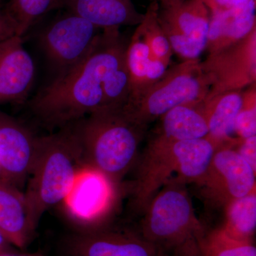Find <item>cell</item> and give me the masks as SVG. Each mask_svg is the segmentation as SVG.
<instances>
[{
    "label": "cell",
    "mask_w": 256,
    "mask_h": 256,
    "mask_svg": "<svg viewBox=\"0 0 256 256\" xmlns=\"http://www.w3.org/2000/svg\"><path fill=\"white\" fill-rule=\"evenodd\" d=\"M128 42L120 28L102 30L80 63L56 77L30 101L36 118L46 128L60 129L96 110L126 106Z\"/></svg>",
    "instance_id": "6da1fadb"
},
{
    "label": "cell",
    "mask_w": 256,
    "mask_h": 256,
    "mask_svg": "<svg viewBox=\"0 0 256 256\" xmlns=\"http://www.w3.org/2000/svg\"><path fill=\"white\" fill-rule=\"evenodd\" d=\"M250 3H256V0H232L230 8H232V6L250 4Z\"/></svg>",
    "instance_id": "4dcf8cb0"
},
{
    "label": "cell",
    "mask_w": 256,
    "mask_h": 256,
    "mask_svg": "<svg viewBox=\"0 0 256 256\" xmlns=\"http://www.w3.org/2000/svg\"><path fill=\"white\" fill-rule=\"evenodd\" d=\"M237 152L256 172V136L238 139L234 146Z\"/></svg>",
    "instance_id": "484cf974"
},
{
    "label": "cell",
    "mask_w": 256,
    "mask_h": 256,
    "mask_svg": "<svg viewBox=\"0 0 256 256\" xmlns=\"http://www.w3.org/2000/svg\"><path fill=\"white\" fill-rule=\"evenodd\" d=\"M11 244L5 238L3 234L0 232V252H11Z\"/></svg>",
    "instance_id": "f546056e"
},
{
    "label": "cell",
    "mask_w": 256,
    "mask_h": 256,
    "mask_svg": "<svg viewBox=\"0 0 256 256\" xmlns=\"http://www.w3.org/2000/svg\"><path fill=\"white\" fill-rule=\"evenodd\" d=\"M244 90L228 92L202 101V107L208 127L210 140L220 146L236 142V119L242 108Z\"/></svg>",
    "instance_id": "ac0fdd59"
},
{
    "label": "cell",
    "mask_w": 256,
    "mask_h": 256,
    "mask_svg": "<svg viewBox=\"0 0 256 256\" xmlns=\"http://www.w3.org/2000/svg\"><path fill=\"white\" fill-rule=\"evenodd\" d=\"M16 35V25L6 9L0 8V42Z\"/></svg>",
    "instance_id": "4316f807"
},
{
    "label": "cell",
    "mask_w": 256,
    "mask_h": 256,
    "mask_svg": "<svg viewBox=\"0 0 256 256\" xmlns=\"http://www.w3.org/2000/svg\"><path fill=\"white\" fill-rule=\"evenodd\" d=\"M117 188L98 172L82 168L68 196L62 202L69 218L78 227V232L107 224L106 216L112 208Z\"/></svg>",
    "instance_id": "30bf717a"
},
{
    "label": "cell",
    "mask_w": 256,
    "mask_h": 256,
    "mask_svg": "<svg viewBox=\"0 0 256 256\" xmlns=\"http://www.w3.org/2000/svg\"><path fill=\"white\" fill-rule=\"evenodd\" d=\"M36 137L14 120L0 116V180L20 190L28 180Z\"/></svg>",
    "instance_id": "4fadbf2b"
},
{
    "label": "cell",
    "mask_w": 256,
    "mask_h": 256,
    "mask_svg": "<svg viewBox=\"0 0 256 256\" xmlns=\"http://www.w3.org/2000/svg\"><path fill=\"white\" fill-rule=\"evenodd\" d=\"M72 256H163L140 232L106 224L78 232L67 240Z\"/></svg>",
    "instance_id": "7c38bea8"
},
{
    "label": "cell",
    "mask_w": 256,
    "mask_h": 256,
    "mask_svg": "<svg viewBox=\"0 0 256 256\" xmlns=\"http://www.w3.org/2000/svg\"><path fill=\"white\" fill-rule=\"evenodd\" d=\"M153 136L171 140H188L208 137V127L202 102L184 104L163 114Z\"/></svg>",
    "instance_id": "ffe728a7"
},
{
    "label": "cell",
    "mask_w": 256,
    "mask_h": 256,
    "mask_svg": "<svg viewBox=\"0 0 256 256\" xmlns=\"http://www.w3.org/2000/svg\"><path fill=\"white\" fill-rule=\"evenodd\" d=\"M152 1L158 2L161 9H166V8L176 6V5L183 2L185 0H152Z\"/></svg>",
    "instance_id": "f1b7e54d"
},
{
    "label": "cell",
    "mask_w": 256,
    "mask_h": 256,
    "mask_svg": "<svg viewBox=\"0 0 256 256\" xmlns=\"http://www.w3.org/2000/svg\"><path fill=\"white\" fill-rule=\"evenodd\" d=\"M158 18L173 52L184 60H198L206 50L210 10L202 0H185L159 9Z\"/></svg>",
    "instance_id": "9c48e42d"
},
{
    "label": "cell",
    "mask_w": 256,
    "mask_h": 256,
    "mask_svg": "<svg viewBox=\"0 0 256 256\" xmlns=\"http://www.w3.org/2000/svg\"><path fill=\"white\" fill-rule=\"evenodd\" d=\"M159 9V4L152 1L146 9L144 20L137 28L153 56L169 66L173 50L160 25L158 18Z\"/></svg>",
    "instance_id": "603a6c76"
},
{
    "label": "cell",
    "mask_w": 256,
    "mask_h": 256,
    "mask_svg": "<svg viewBox=\"0 0 256 256\" xmlns=\"http://www.w3.org/2000/svg\"><path fill=\"white\" fill-rule=\"evenodd\" d=\"M234 144L217 148L208 171L198 182L212 202L226 206L256 191V172L237 152Z\"/></svg>",
    "instance_id": "8fae6325"
},
{
    "label": "cell",
    "mask_w": 256,
    "mask_h": 256,
    "mask_svg": "<svg viewBox=\"0 0 256 256\" xmlns=\"http://www.w3.org/2000/svg\"><path fill=\"white\" fill-rule=\"evenodd\" d=\"M140 234L163 256H196L206 232L196 218L184 183L163 186L143 210Z\"/></svg>",
    "instance_id": "5b68a950"
},
{
    "label": "cell",
    "mask_w": 256,
    "mask_h": 256,
    "mask_svg": "<svg viewBox=\"0 0 256 256\" xmlns=\"http://www.w3.org/2000/svg\"><path fill=\"white\" fill-rule=\"evenodd\" d=\"M63 10L78 15L100 30L138 26L144 14L132 0H65Z\"/></svg>",
    "instance_id": "9a60e30c"
},
{
    "label": "cell",
    "mask_w": 256,
    "mask_h": 256,
    "mask_svg": "<svg viewBox=\"0 0 256 256\" xmlns=\"http://www.w3.org/2000/svg\"><path fill=\"white\" fill-rule=\"evenodd\" d=\"M210 88L201 60H184L168 68L158 82L124 109L134 122L148 129L152 122L176 106L202 102Z\"/></svg>",
    "instance_id": "8992f818"
},
{
    "label": "cell",
    "mask_w": 256,
    "mask_h": 256,
    "mask_svg": "<svg viewBox=\"0 0 256 256\" xmlns=\"http://www.w3.org/2000/svg\"><path fill=\"white\" fill-rule=\"evenodd\" d=\"M80 120L60 128L56 132L36 137L34 158L24 192L33 233L45 212L66 198L84 168Z\"/></svg>",
    "instance_id": "7a4b0ae2"
},
{
    "label": "cell",
    "mask_w": 256,
    "mask_h": 256,
    "mask_svg": "<svg viewBox=\"0 0 256 256\" xmlns=\"http://www.w3.org/2000/svg\"><path fill=\"white\" fill-rule=\"evenodd\" d=\"M218 148L208 137L171 140L152 136L133 183L132 206L142 212L162 188L173 180L198 184Z\"/></svg>",
    "instance_id": "3957f363"
},
{
    "label": "cell",
    "mask_w": 256,
    "mask_h": 256,
    "mask_svg": "<svg viewBox=\"0 0 256 256\" xmlns=\"http://www.w3.org/2000/svg\"><path fill=\"white\" fill-rule=\"evenodd\" d=\"M102 30L66 10L44 28L40 45L56 76L74 68L88 54Z\"/></svg>",
    "instance_id": "52a82bcc"
},
{
    "label": "cell",
    "mask_w": 256,
    "mask_h": 256,
    "mask_svg": "<svg viewBox=\"0 0 256 256\" xmlns=\"http://www.w3.org/2000/svg\"><path fill=\"white\" fill-rule=\"evenodd\" d=\"M207 6L210 12L218 10H228L232 0H202Z\"/></svg>",
    "instance_id": "83f0119b"
},
{
    "label": "cell",
    "mask_w": 256,
    "mask_h": 256,
    "mask_svg": "<svg viewBox=\"0 0 256 256\" xmlns=\"http://www.w3.org/2000/svg\"><path fill=\"white\" fill-rule=\"evenodd\" d=\"M126 65L130 80L128 105L137 100L160 80L164 73L165 66L152 54L138 28L128 42Z\"/></svg>",
    "instance_id": "e0dca14e"
},
{
    "label": "cell",
    "mask_w": 256,
    "mask_h": 256,
    "mask_svg": "<svg viewBox=\"0 0 256 256\" xmlns=\"http://www.w3.org/2000/svg\"><path fill=\"white\" fill-rule=\"evenodd\" d=\"M225 208V223L220 229L230 238L252 242L256 228V191L230 202Z\"/></svg>",
    "instance_id": "44dd1931"
},
{
    "label": "cell",
    "mask_w": 256,
    "mask_h": 256,
    "mask_svg": "<svg viewBox=\"0 0 256 256\" xmlns=\"http://www.w3.org/2000/svg\"><path fill=\"white\" fill-rule=\"evenodd\" d=\"M201 68L210 82L206 98L242 90L256 84V28L239 41L208 54L201 60Z\"/></svg>",
    "instance_id": "ba28073f"
},
{
    "label": "cell",
    "mask_w": 256,
    "mask_h": 256,
    "mask_svg": "<svg viewBox=\"0 0 256 256\" xmlns=\"http://www.w3.org/2000/svg\"><path fill=\"white\" fill-rule=\"evenodd\" d=\"M256 3L210 12L206 50L213 53L239 41L256 28Z\"/></svg>",
    "instance_id": "2e32d148"
},
{
    "label": "cell",
    "mask_w": 256,
    "mask_h": 256,
    "mask_svg": "<svg viewBox=\"0 0 256 256\" xmlns=\"http://www.w3.org/2000/svg\"><path fill=\"white\" fill-rule=\"evenodd\" d=\"M22 38L14 35L0 42V105L23 102L33 86L34 63Z\"/></svg>",
    "instance_id": "5bb4252c"
},
{
    "label": "cell",
    "mask_w": 256,
    "mask_h": 256,
    "mask_svg": "<svg viewBox=\"0 0 256 256\" xmlns=\"http://www.w3.org/2000/svg\"><path fill=\"white\" fill-rule=\"evenodd\" d=\"M196 256H256V248L252 242L230 238L220 228L206 232Z\"/></svg>",
    "instance_id": "cb8c5ba5"
},
{
    "label": "cell",
    "mask_w": 256,
    "mask_h": 256,
    "mask_svg": "<svg viewBox=\"0 0 256 256\" xmlns=\"http://www.w3.org/2000/svg\"><path fill=\"white\" fill-rule=\"evenodd\" d=\"M242 108L236 119L234 131L237 138L256 136V82L244 90Z\"/></svg>",
    "instance_id": "d4e9b609"
},
{
    "label": "cell",
    "mask_w": 256,
    "mask_h": 256,
    "mask_svg": "<svg viewBox=\"0 0 256 256\" xmlns=\"http://www.w3.org/2000/svg\"><path fill=\"white\" fill-rule=\"evenodd\" d=\"M0 256H22L16 255V254H13L11 252H0Z\"/></svg>",
    "instance_id": "1f68e13d"
},
{
    "label": "cell",
    "mask_w": 256,
    "mask_h": 256,
    "mask_svg": "<svg viewBox=\"0 0 256 256\" xmlns=\"http://www.w3.org/2000/svg\"><path fill=\"white\" fill-rule=\"evenodd\" d=\"M84 168L96 170L118 186L138 158L146 128L124 107L96 110L79 124Z\"/></svg>",
    "instance_id": "277c9868"
},
{
    "label": "cell",
    "mask_w": 256,
    "mask_h": 256,
    "mask_svg": "<svg viewBox=\"0 0 256 256\" xmlns=\"http://www.w3.org/2000/svg\"><path fill=\"white\" fill-rule=\"evenodd\" d=\"M65 0H8L6 10L16 25V35L23 37L41 18L54 10H63Z\"/></svg>",
    "instance_id": "7402d4cb"
},
{
    "label": "cell",
    "mask_w": 256,
    "mask_h": 256,
    "mask_svg": "<svg viewBox=\"0 0 256 256\" xmlns=\"http://www.w3.org/2000/svg\"><path fill=\"white\" fill-rule=\"evenodd\" d=\"M0 232L11 245L23 249L33 232L28 225L24 193L0 180Z\"/></svg>",
    "instance_id": "d6986e66"
}]
</instances>
